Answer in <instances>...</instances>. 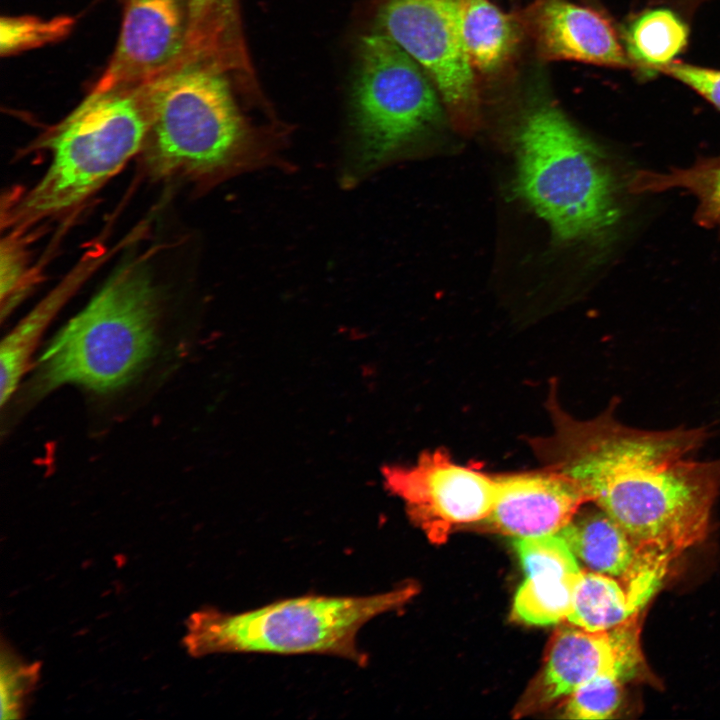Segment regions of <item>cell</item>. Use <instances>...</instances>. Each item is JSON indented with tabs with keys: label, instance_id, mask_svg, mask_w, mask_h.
I'll list each match as a JSON object with an SVG mask.
<instances>
[{
	"label": "cell",
	"instance_id": "cell-24",
	"mask_svg": "<svg viewBox=\"0 0 720 720\" xmlns=\"http://www.w3.org/2000/svg\"><path fill=\"white\" fill-rule=\"evenodd\" d=\"M621 682L614 676L597 677L573 691L562 711L564 718H610L621 702Z\"/></svg>",
	"mask_w": 720,
	"mask_h": 720
},
{
	"label": "cell",
	"instance_id": "cell-13",
	"mask_svg": "<svg viewBox=\"0 0 720 720\" xmlns=\"http://www.w3.org/2000/svg\"><path fill=\"white\" fill-rule=\"evenodd\" d=\"M517 18L543 60L633 67L612 24L593 8L569 0H535Z\"/></svg>",
	"mask_w": 720,
	"mask_h": 720
},
{
	"label": "cell",
	"instance_id": "cell-22",
	"mask_svg": "<svg viewBox=\"0 0 720 720\" xmlns=\"http://www.w3.org/2000/svg\"><path fill=\"white\" fill-rule=\"evenodd\" d=\"M514 548L526 576L537 573L578 574L577 558L558 534L514 538Z\"/></svg>",
	"mask_w": 720,
	"mask_h": 720
},
{
	"label": "cell",
	"instance_id": "cell-7",
	"mask_svg": "<svg viewBox=\"0 0 720 720\" xmlns=\"http://www.w3.org/2000/svg\"><path fill=\"white\" fill-rule=\"evenodd\" d=\"M440 113L424 70L385 33L366 35L353 90L354 146L349 178L384 165L429 128Z\"/></svg>",
	"mask_w": 720,
	"mask_h": 720
},
{
	"label": "cell",
	"instance_id": "cell-25",
	"mask_svg": "<svg viewBox=\"0 0 720 720\" xmlns=\"http://www.w3.org/2000/svg\"><path fill=\"white\" fill-rule=\"evenodd\" d=\"M658 72L690 87L720 110V70L673 61L661 67Z\"/></svg>",
	"mask_w": 720,
	"mask_h": 720
},
{
	"label": "cell",
	"instance_id": "cell-9",
	"mask_svg": "<svg viewBox=\"0 0 720 720\" xmlns=\"http://www.w3.org/2000/svg\"><path fill=\"white\" fill-rule=\"evenodd\" d=\"M384 477L410 520L438 543L456 527L485 520L498 489L496 474L456 463L443 448L423 452L414 465L387 467Z\"/></svg>",
	"mask_w": 720,
	"mask_h": 720
},
{
	"label": "cell",
	"instance_id": "cell-26",
	"mask_svg": "<svg viewBox=\"0 0 720 720\" xmlns=\"http://www.w3.org/2000/svg\"><path fill=\"white\" fill-rule=\"evenodd\" d=\"M24 256L16 241L9 239L1 248L2 314L11 311L24 289Z\"/></svg>",
	"mask_w": 720,
	"mask_h": 720
},
{
	"label": "cell",
	"instance_id": "cell-17",
	"mask_svg": "<svg viewBox=\"0 0 720 720\" xmlns=\"http://www.w3.org/2000/svg\"><path fill=\"white\" fill-rule=\"evenodd\" d=\"M645 603L627 584L593 571H581L567 619L587 631H605L639 615Z\"/></svg>",
	"mask_w": 720,
	"mask_h": 720
},
{
	"label": "cell",
	"instance_id": "cell-20",
	"mask_svg": "<svg viewBox=\"0 0 720 720\" xmlns=\"http://www.w3.org/2000/svg\"><path fill=\"white\" fill-rule=\"evenodd\" d=\"M580 573L526 576L514 597V618L532 625H551L567 619Z\"/></svg>",
	"mask_w": 720,
	"mask_h": 720
},
{
	"label": "cell",
	"instance_id": "cell-23",
	"mask_svg": "<svg viewBox=\"0 0 720 720\" xmlns=\"http://www.w3.org/2000/svg\"><path fill=\"white\" fill-rule=\"evenodd\" d=\"M40 662L26 663L10 649L1 652V718L18 719L24 714L27 700L40 676Z\"/></svg>",
	"mask_w": 720,
	"mask_h": 720
},
{
	"label": "cell",
	"instance_id": "cell-11",
	"mask_svg": "<svg viewBox=\"0 0 720 720\" xmlns=\"http://www.w3.org/2000/svg\"><path fill=\"white\" fill-rule=\"evenodd\" d=\"M639 615L605 631L561 629L549 649L541 681L544 701L570 695L601 676L627 680L644 667Z\"/></svg>",
	"mask_w": 720,
	"mask_h": 720
},
{
	"label": "cell",
	"instance_id": "cell-12",
	"mask_svg": "<svg viewBox=\"0 0 720 720\" xmlns=\"http://www.w3.org/2000/svg\"><path fill=\"white\" fill-rule=\"evenodd\" d=\"M496 477V499L482 523L487 530L506 536L557 534L583 505L591 502L577 482L549 467Z\"/></svg>",
	"mask_w": 720,
	"mask_h": 720
},
{
	"label": "cell",
	"instance_id": "cell-15",
	"mask_svg": "<svg viewBox=\"0 0 720 720\" xmlns=\"http://www.w3.org/2000/svg\"><path fill=\"white\" fill-rule=\"evenodd\" d=\"M188 14L176 71L201 66L223 74L250 75L237 0H185ZM175 71V72H176Z\"/></svg>",
	"mask_w": 720,
	"mask_h": 720
},
{
	"label": "cell",
	"instance_id": "cell-6",
	"mask_svg": "<svg viewBox=\"0 0 720 720\" xmlns=\"http://www.w3.org/2000/svg\"><path fill=\"white\" fill-rule=\"evenodd\" d=\"M720 491V458L625 463L587 493L645 551L673 559L707 535Z\"/></svg>",
	"mask_w": 720,
	"mask_h": 720
},
{
	"label": "cell",
	"instance_id": "cell-16",
	"mask_svg": "<svg viewBox=\"0 0 720 720\" xmlns=\"http://www.w3.org/2000/svg\"><path fill=\"white\" fill-rule=\"evenodd\" d=\"M460 31L469 61L474 69L491 73L512 55L518 40L520 22L489 0H456Z\"/></svg>",
	"mask_w": 720,
	"mask_h": 720
},
{
	"label": "cell",
	"instance_id": "cell-5",
	"mask_svg": "<svg viewBox=\"0 0 720 720\" xmlns=\"http://www.w3.org/2000/svg\"><path fill=\"white\" fill-rule=\"evenodd\" d=\"M148 126L147 85L88 94L53 130L51 163L15 206L12 223L24 226L82 203L144 148Z\"/></svg>",
	"mask_w": 720,
	"mask_h": 720
},
{
	"label": "cell",
	"instance_id": "cell-3",
	"mask_svg": "<svg viewBox=\"0 0 720 720\" xmlns=\"http://www.w3.org/2000/svg\"><path fill=\"white\" fill-rule=\"evenodd\" d=\"M417 592L406 584L365 596L305 595L240 613L203 608L186 621L184 646L192 657L217 653L322 654L359 666L368 663L358 646L360 629L406 604Z\"/></svg>",
	"mask_w": 720,
	"mask_h": 720
},
{
	"label": "cell",
	"instance_id": "cell-2",
	"mask_svg": "<svg viewBox=\"0 0 720 720\" xmlns=\"http://www.w3.org/2000/svg\"><path fill=\"white\" fill-rule=\"evenodd\" d=\"M159 312L148 269L122 265L50 341L30 392L40 397L73 384L106 393L126 385L156 352Z\"/></svg>",
	"mask_w": 720,
	"mask_h": 720
},
{
	"label": "cell",
	"instance_id": "cell-18",
	"mask_svg": "<svg viewBox=\"0 0 720 720\" xmlns=\"http://www.w3.org/2000/svg\"><path fill=\"white\" fill-rule=\"evenodd\" d=\"M632 194L658 193L682 188L698 200L695 221L720 234V155L698 159L687 168H671L667 172L637 170L627 182Z\"/></svg>",
	"mask_w": 720,
	"mask_h": 720
},
{
	"label": "cell",
	"instance_id": "cell-4",
	"mask_svg": "<svg viewBox=\"0 0 720 720\" xmlns=\"http://www.w3.org/2000/svg\"><path fill=\"white\" fill-rule=\"evenodd\" d=\"M516 172L520 197L563 240L599 241L620 218L619 183L609 162L551 103L524 115Z\"/></svg>",
	"mask_w": 720,
	"mask_h": 720
},
{
	"label": "cell",
	"instance_id": "cell-21",
	"mask_svg": "<svg viewBox=\"0 0 720 720\" xmlns=\"http://www.w3.org/2000/svg\"><path fill=\"white\" fill-rule=\"evenodd\" d=\"M71 16L42 19L35 16H3L0 21V52L10 56L67 36L74 26Z\"/></svg>",
	"mask_w": 720,
	"mask_h": 720
},
{
	"label": "cell",
	"instance_id": "cell-14",
	"mask_svg": "<svg viewBox=\"0 0 720 720\" xmlns=\"http://www.w3.org/2000/svg\"><path fill=\"white\" fill-rule=\"evenodd\" d=\"M585 505L557 533L577 560L589 571L614 577L628 586L659 584L672 558L639 548L600 507Z\"/></svg>",
	"mask_w": 720,
	"mask_h": 720
},
{
	"label": "cell",
	"instance_id": "cell-10",
	"mask_svg": "<svg viewBox=\"0 0 720 720\" xmlns=\"http://www.w3.org/2000/svg\"><path fill=\"white\" fill-rule=\"evenodd\" d=\"M187 24L185 0H125L117 45L89 94L147 85L174 73Z\"/></svg>",
	"mask_w": 720,
	"mask_h": 720
},
{
	"label": "cell",
	"instance_id": "cell-1",
	"mask_svg": "<svg viewBox=\"0 0 720 720\" xmlns=\"http://www.w3.org/2000/svg\"><path fill=\"white\" fill-rule=\"evenodd\" d=\"M225 74L192 66L147 85L152 171L218 180L273 163L278 152L245 125Z\"/></svg>",
	"mask_w": 720,
	"mask_h": 720
},
{
	"label": "cell",
	"instance_id": "cell-8",
	"mask_svg": "<svg viewBox=\"0 0 720 720\" xmlns=\"http://www.w3.org/2000/svg\"><path fill=\"white\" fill-rule=\"evenodd\" d=\"M378 20L383 33L427 74L453 123L463 130L474 128L479 98L456 0H386Z\"/></svg>",
	"mask_w": 720,
	"mask_h": 720
},
{
	"label": "cell",
	"instance_id": "cell-19",
	"mask_svg": "<svg viewBox=\"0 0 720 720\" xmlns=\"http://www.w3.org/2000/svg\"><path fill=\"white\" fill-rule=\"evenodd\" d=\"M687 25L672 10L656 8L635 17L624 32L633 66L652 73L670 64L688 42Z\"/></svg>",
	"mask_w": 720,
	"mask_h": 720
}]
</instances>
